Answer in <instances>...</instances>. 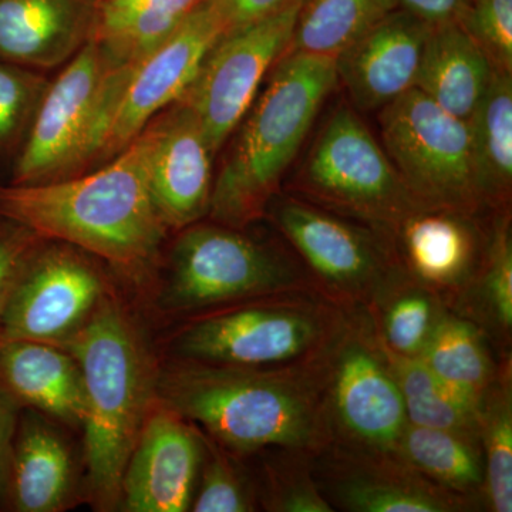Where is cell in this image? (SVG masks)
Here are the masks:
<instances>
[{
  "instance_id": "d6a6232c",
  "label": "cell",
  "mask_w": 512,
  "mask_h": 512,
  "mask_svg": "<svg viewBox=\"0 0 512 512\" xmlns=\"http://www.w3.org/2000/svg\"><path fill=\"white\" fill-rule=\"evenodd\" d=\"M254 503L234 466L205 440L204 458L190 511L248 512Z\"/></svg>"
},
{
  "instance_id": "e0dca14e",
  "label": "cell",
  "mask_w": 512,
  "mask_h": 512,
  "mask_svg": "<svg viewBox=\"0 0 512 512\" xmlns=\"http://www.w3.org/2000/svg\"><path fill=\"white\" fill-rule=\"evenodd\" d=\"M429 23L393 9L335 57L339 83L359 110H382L416 87Z\"/></svg>"
},
{
  "instance_id": "3957f363",
  "label": "cell",
  "mask_w": 512,
  "mask_h": 512,
  "mask_svg": "<svg viewBox=\"0 0 512 512\" xmlns=\"http://www.w3.org/2000/svg\"><path fill=\"white\" fill-rule=\"evenodd\" d=\"M339 83L335 59L288 50L228 141L208 217L245 229L264 217L279 184Z\"/></svg>"
},
{
  "instance_id": "ab89813d",
  "label": "cell",
  "mask_w": 512,
  "mask_h": 512,
  "mask_svg": "<svg viewBox=\"0 0 512 512\" xmlns=\"http://www.w3.org/2000/svg\"><path fill=\"white\" fill-rule=\"evenodd\" d=\"M275 511L284 512H330L332 505L313 484L301 483L286 485L274 503Z\"/></svg>"
},
{
  "instance_id": "74e56055",
  "label": "cell",
  "mask_w": 512,
  "mask_h": 512,
  "mask_svg": "<svg viewBox=\"0 0 512 512\" xmlns=\"http://www.w3.org/2000/svg\"><path fill=\"white\" fill-rule=\"evenodd\" d=\"M20 412L22 407L0 387V510L5 508L10 456Z\"/></svg>"
},
{
  "instance_id": "7c38bea8",
  "label": "cell",
  "mask_w": 512,
  "mask_h": 512,
  "mask_svg": "<svg viewBox=\"0 0 512 512\" xmlns=\"http://www.w3.org/2000/svg\"><path fill=\"white\" fill-rule=\"evenodd\" d=\"M301 5L225 33L181 97L200 121L215 156L254 103L274 64L288 52Z\"/></svg>"
},
{
  "instance_id": "4316f807",
  "label": "cell",
  "mask_w": 512,
  "mask_h": 512,
  "mask_svg": "<svg viewBox=\"0 0 512 512\" xmlns=\"http://www.w3.org/2000/svg\"><path fill=\"white\" fill-rule=\"evenodd\" d=\"M333 494L345 510L355 512H444L458 505L413 474L384 468H365L343 477Z\"/></svg>"
},
{
  "instance_id": "5b68a950",
  "label": "cell",
  "mask_w": 512,
  "mask_h": 512,
  "mask_svg": "<svg viewBox=\"0 0 512 512\" xmlns=\"http://www.w3.org/2000/svg\"><path fill=\"white\" fill-rule=\"evenodd\" d=\"M296 188L306 200L343 217L393 232L421 210L382 144L350 107H339L303 161Z\"/></svg>"
},
{
  "instance_id": "e575fe53",
  "label": "cell",
  "mask_w": 512,
  "mask_h": 512,
  "mask_svg": "<svg viewBox=\"0 0 512 512\" xmlns=\"http://www.w3.org/2000/svg\"><path fill=\"white\" fill-rule=\"evenodd\" d=\"M484 296L494 319L507 332L512 328V242L510 218L494 225L487 248Z\"/></svg>"
},
{
  "instance_id": "836d02e7",
  "label": "cell",
  "mask_w": 512,
  "mask_h": 512,
  "mask_svg": "<svg viewBox=\"0 0 512 512\" xmlns=\"http://www.w3.org/2000/svg\"><path fill=\"white\" fill-rule=\"evenodd\" d=\"M458 23L495 70L512 73V0H471Z\"/></svg>"
},
{
  "instance_id": "d6986e66",
  "label": "cell",
  "mask_w": 512,
  "mask_h": 512,
  "mask_svg": "<svg viewBox=\"0 0 512 512\" xmlns=\"http://www.w3.org/2000/svg\"><path fill=\"white\" fill-rule=\"evenodd\" d=\"M0 387L22 409L82 427L86 389L82 369L69 350L33 340H12L0 348Z\"/></svg>"
},
{
  "instance_id": "603a6c76",
  "label": "cell",
  "mask_w": 512,
  "mask_h": 512,
  "mask_svg": "<svg viewBox=\"0 0 512 512\" xmlns=\"http://www.w3.org/2000/svg\"><path fill=\"white\" fill-rule=\"evenodd\" d=\"M204 0H99L92 42L113 69L136 63L173 35Z\"/></svg>"
},
{
  "instance_id": "30bf717a",
  "label": "cell",
  "mask_w": 512,
  "mask_h": 512,
  "mask_svg": "<svg viewBox=\"0 0 512 512\" xmlns=\"http://www.w3.org/2000/svg\"><path fill=\"white\" fill-rule=\"evenodd\" d=\"M225 33L220 9L214 0H204L156 49L111 70L106 131L93 168L126 150L154 117L181 100Z\"/></svg>"
},
{
  "instance_id": "cb8c5ba5",
  "label": "cell",
  "mask_w": 512,
  "mask_h": 512,
  "mask_svg": "<svg viewBox=\"0 0 512 512\" xmlns=\"http://www.w3.org/2000/svg\"><path fill=\"white\" fill-rule=\"evenodd\" d=\"M471 154L484 204H505L512 188V73L495 70L471 119Z\"/></svg>"
},
{
  "instance_id": "ba28073f",
  "label": "cell",
  "mask_w": 512,
  "mask_h": 512,
  "mask_svg": "<svg viewBox=\"0 0 512 512\" xmlns=\"http://www.w3.org/2000/svg\"><path fill=\"white\" fill-rule=\"evenodd\" d=\"M111 69L90 40L50 79L6 183H49L92 170Z\"/></svg>"
},
{
  "instance_id": "9c48e42d",
  "label": "cell",
  "mask_w": 512,
  "mask_h": 512,
  "mask_svg": "<svg viewBox=\"0 0 512 512\" xmlns=\"http://www.w3.org/2000/svg\"><path fill=\"white\" fill-rule=\"evenodd\" d=\"M383 148L421 208L473 215L483 205L470 128L416 87L380 113Z\"/></svg>"
},
{
  "instance_id": "44dd1931",
  "label": "cell",
  "mask_w": 512,
  "mask_h": 512,
  "mask_svg": "<svg viewBox=\"0 0 512 512\" xmlns=\"http://www.w3.org/2000/svg\"><path fill=\"white\" fill-rule=\"evenodd\" d=\"M495 69L460 23L433 26L421 57L416 89L457 119L468 121Z\"/></svg>"
},
{
  "instance_id": "2e32d148",
  "label": "cell",
  "mask_w": 512,
  "mask_h": 512,
  "mask_svg": "<svg viewBox=\"0 0 512 512\" xmlns=\"http://www.w3.org/2000/svg\"><path fill=\"white\" fill-rule=\"evenodd\" d=\"M330 382L329 402L342 429L370 450L397 451L409 421L402 390L383 350L366 340H346Z\"/></svg>"
},
{
  "instance_id": "ffe728a7",
  "label": "cell",
  "mask_w": 512,
  "mask_h": 512,
  "mask_svg": "<svg viewBox=\"0 0 512 512\" xmlns=\"http://www.w3.org/2000/svg\"><path fill=\"white\" fill-rule=\"evenodd\" d=\"M76 470L70 448L40 413L22 409L10 456L5 508L59 512L72 504Z\"/></svg>"
},
{
  "instance_id": "5bb4252c",
  "label": "cell",
  "mask_w": 512,
  "mask_h": 512,
  "mask_svg": "<svg viewBox=\"0 0 512 512\" xmlns=\"http://www.w3.org/2000/svg\"><path fill=\"white\" fill-rule=\"evenodd\" d=\"M204 450V437L194 424L157 399L124 468L123 510L190 511Z\"/></svg>"
},
{
  "instance_id": "7402d4cb",
  "label": "cell",
  "mask_w": 512,
  "mask_h": 512,
  "mask_svg": "<svg viewBox=\"0 0 512 512\" xmlns=\"http://www.w3.org/2000/svg\"><path fill=\"white\" fill-rule=\"evenodd\" d=\"M471 214L421 208L393 232L404 262L426 284L447 286L461 281L476 259L477 235Z\"/></svg>"
},
{
  "instance_id": "52a82bcc",
  "label": "cell",
  "mask_w": 512,
  "mask_h": 512,
  "mask_svg": "<svg viewBox=\"0 0 512 512\" xmlns=\"http://www.w3.org/2000/svg\"><path fill=\"white\" fill-rule=\"evenodd\" d=\"M244 231L214 221L181 229L170 252L165 305L200 311L301 288L291 258Z\"/></svg>"
},
{
  "instance_id": "7a4b0ae2",
  "label": "cell",
  "mask_w": 512,
  "mask_h": 512,
  "mask_svg": "<svg viewBox=\"0 0 512 512\" xmlns=\"http://www.w3.org/2000/svg\"><path fill=\"white\" fill-rule=\"evenodd\" d=\"M301 370L177 359L158 370L157 399L235 453L313 450L325 440L326 404L318 380Z\"/></svg>"
},
{
  "instance_id": "f546056e",
  "label": "cell",
  "mask_w": 512,
  "mask_h": 512,
  "mask_svg": "<svg viewBox=\"0 0 512 512\" xmlns=\"http://www.w3.org/2000/svg\"><path fill=\"white\" fill-rule=\"evenodd\" d=\"M50 79L0 59V173H10Z\"/></svg>"
},
{
  "instance_id": "277c9868",
  "label": "cell",
  "mask_w": 512,
  "mask_h": 512,
  "mask_svg": "<svg viewBox=\"0 0 512 512\" xmlns=\"http://www.w3.org/2000/svg\"><path fill=\"white\" fill-rule=\"evenodd\" d=\"M63 348L76 357L86 389L82 429L90 494L109 510L119 504L124 468L157 400L160 369L137 323L110 293Z\"/></svg>"
},
{
  "instance_id": "8992f818",
  "label": "cell",
  "mask_w": 512,
  "mask_h": 512,
  "mask_svg": "<svg viewBox=\"0 0 512 512\" xmlns=\"http://www.w3.org/2000/svg\"><path fill=\"white\" fill-rule=\"evenodd\" d=\"M333 330L335 312L326 306L268 296L192 319L174 336L171 350L178 359L211 365L281 369L313 359Z\"/></svg>"
},
{
  "instance_id": "d590c367",
  "label": "cell",
  "mask_w": 512,
  "mask_h": 512,
  "mask_svg": "<svg viewBox=\"0 0 512 512\" xmlns=\"http://www.w3.org/2000/svg\"><path fill=\"white\" fill-rule=\"evenodd\" d=\"M40 239L28 228L0 217V348L3 345V316L10 291L26 256Z\"/></svg>"
},
{
  "instance_id": "8fae6325",
  "label": "cell",
  "mask_w": 512,
  "mask_h": 512,
  "mask_svg": "<svg viewBox=\"0 0 512 512\" xmlns=\"http://www.w3.org/2000/svg\"><path fill=\"white\" fill-rule=\"evenodd\" d=\"M89 254L40 239L26 256L3 316V343L33 340L63 348L89 322L107 291Z\"/></svg>"
},
{
  "instance_id": "9a60e30c",
  "label": "cell",
  "mask_w": 512,
  "mask_h": 512,
  "mask_svg": "<svg viewBox=\"0 0 512 512\" xmlns=\"http://www.w3.org/2000/svg\"><path fill=\"white\" fill-rule=\"evenodd\" d=\"M148 181L170 231L200 222L210 212L214 160L200 121L177 101L148 123Z\"/></svg>"
},
{
  "instance_id": "1f68e13d",
  "label": "cell",
  "mask_w": 512,
  "mask_h": 512,
  "mask_svg": "<svg viewBox=\"0 0 512 512\" xmlns=\"http://www.w3.org/2000/svg\"><path fill=\"white\" fill-rule=\"evenodd\" d=\"M485 437V473L491 507L497 512L512 511V410L511 394L493 397L487 410L481 409Z\"/></svg>"
},
{
  "instance_id": "4fadbf2b",
  "label": "cell",
  "mask_w": 512,
  "mask_h": 512,
  "mask_svg": "<svg viewBox=\"0 0 512 512\" xmlns=\"http://www.w3.org/2000/svg\"><path fill=\"white\" fill-rule=\"evenodd\" d=\"M303 261L333 292L362 298L383 288L397 271L390 235L312 202L278 197L266 212Z\"/></svg>"
},
{
  "instance_id": "6da1fadb",
  "label": "cell",
  "mask_w": 512,
  "mask_h": 512,
  "mask_svg": "<svg viewBox=\"0 0 512 512\" xmlns=\"http://www.w3.org/2000/svg\"><path fill=\"white\" fill-rule=\"evenodd\" d=\"M0 217L72 245L134 281L156 266L170 232L151 194L143 131L86 173L42 184L0 183Z\"/></svg>"
},
{
  "instance_id": "d4e9b609",
  "label": "cell",
  "mask_w": 512,
  "mask_h": 512,
  "mask_svg": "<svg viewBox=\"0 0 512 512\" xmlns=\"http://www.w3.org/2000/svg\"><path fill=\"white\" fill-rule=\"evenodd\" d=\"M382 350L402 390L409 424L451 431L470 440L477 436L484 400L443 382L419 356H397Z\"/></svg>"
},
{
  "instance_id": "f35d334b",
  "label": "cell",
  "mask_w": 512,
  "mask_h": 512,
  "mask_svg": "<svg viewBox=\"0 0 512 512\" xmlns=\"http://www.w3.org/2000/svg\"><path fill=\"white\" fill-rule=\"evenodd\" d=\"M471 0H396L397 9L406 10L430 26L458 22Z\"/></svg>"
},
{
  "instance_id": "ac0fdd59",
  "label": "cell",
  "mask_w": 512,
  "mask_h": 512,
  "mask_svg": "<svg viewBox=\"0 0 512 512\" xmlns=\"http://www.w3.org/2000/svg\"><path fill=\"white\" fill-rule=\"evenodd\" d=\"M99 0H0V59L46 73L92 39Z\"/></svg>"
},
{
  "instance_id": "f1b7e54d",
  "label": "cell",
  "mask_w": 512,
  "mask_h": 512,
  "mask_svg": "<svg viewBox=\"0 0 512 512\" xmlns=\"http://www.w3.org/2000/svg\"><path fill=\"white\" fill-rule=\"evenodd\" d=\"M397 451L427 476L458 491L484 481V467L471 440L447 430L407 424Z\"/></svg>"
},
{
  "instance_id": "8d00e7d4",
  "label": "cell",
  "mask_w": 512,
  "mask_h": 512,
  "mask_svg": "<svg viewBox=\"0 0 512 512\" xmlns=\"http://www.w3.org/2000/svg\"><path fill=\"white\" fill-rule=\"evenodd\" d=\"M214 2L220 9L229 32L282 12L302 0H214Z\"/></svg>"
},
{
  "instance_id": "83f0119b",
  "label": "cell",
  "mask_w": 512,
  "mask_h": 512,
  "mask_svg": "<svg viewBox=\"0 0 512 512\" xmlns=\"http://www.w3.org/2000/svg\"><path fill=\"white\" fill-rule=\"evenodd\" d=\"M419 357L443 382L484 400L491 362L471 323L441 313Z\"/></svg>"
},
{
  "instance_id": "4dcf8cb0",
  "label": "cell",
  "mask_w": 512,
  "mask_h": 512,
  "mask_svg": "<svg viewBox=\"0 0 512 512\" xmlns=\"http://www.w3.org/2000/svg\"><path fill=\"white\" fill-rule=\"evenodd\" d=\"M440 315L437 302L424 289L412 286L394 293L383 312V349L397 356H420Z\"/></svg>"
},
{
  "instance_id": "484cf974",
  "label": "cell",
  "mask_w": 512,
  "mask_h": 512,
  "mask_svg": "<svg viewBox=\"0 0 512 512\" xmlns=\"http://www.w3.org/2000/svg\"><path fill=\"white\" fill-rule=\"evenodd\" d=\"M396 8V0H302L289 50L335 59Z\"/></svg>"
}]
</instances>
